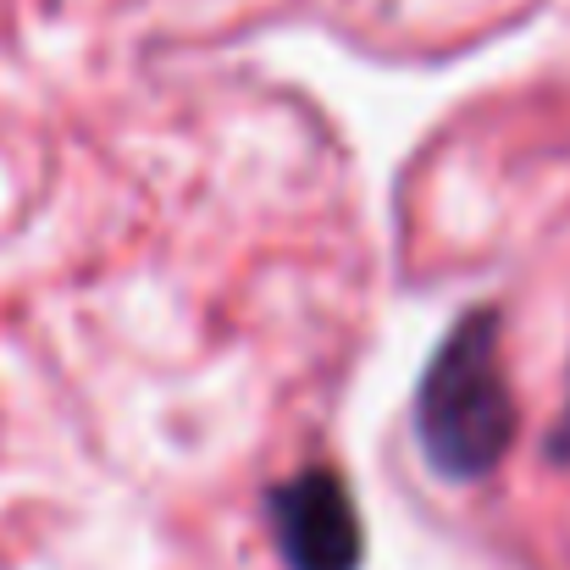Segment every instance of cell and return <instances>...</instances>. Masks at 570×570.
<instances>
[{
	"instance_id": "6da1fadb",
	"label": "cell",
	"mask_w": 570,
	"mask_h": 570,
	"mask_svg": "<svg viewBox=\"0 0 570 570\" xmlns=\"http://www.w3.org/2000/svg\"><path fill=\"white\" fill-rule=\"evenodd\" d=\"M415 443L443 482H482L515 443V399L499 355V311H465L415 382Z\"/></svg>"
},
{
	"instance_id": "7a4b0ae2",
	"label": "cell",
	"mask_w": 570,
	"mask_h": 570,
	"mask_svg": "<svg viewBox=\"0 0 570 570\" xmlns=\"http://www.w3.org/2000/svg\"><path fill=\"white\" fill-rule=\"evenodd\" d=\"M272 538L288 570H361L366 532L350 482L333 465H311L272 488L266 499Z\"/></svg>"
},
{
	"instance_id": "3957f363",
	"label": "cell",
	"mask_w": 570,
	"mask_h": 570,
	"mask_svg": "<svg viewBox=\"0 0 570 570\" xmlns=\"http://www.w3.org/2000/svg\"><path fill=\"white\" fill-rule=\"evenodd\" d=\"M549 460L570 465V382H566V404H560V415H554V426H549Z\"/></svg>"
}]
</instances>
